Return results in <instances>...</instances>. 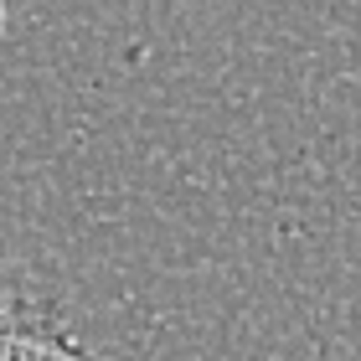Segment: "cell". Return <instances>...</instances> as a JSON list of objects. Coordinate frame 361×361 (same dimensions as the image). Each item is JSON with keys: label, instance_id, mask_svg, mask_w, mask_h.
Listing matches in <instances>:
<instances>
[{"label": "cell", "instance_id": "cell-1", "mask_svg": "<svg viewBox=\"0 0 361 361\" xmlns=\"http://www.w3.org/2000/svg\"><path fill=\"white\" fill-rule=\"evenodd\" d=\"M0 361H93V351L52 300H11L0 305Z\"/></svg>", "mask_w": 361, "mask_h": 361}, {"label": "cell", "instance_id": "cell-2", "mask_svg": "<svg viewBox=\"0 0 361 361\" xmlns=\"http://www.w3.org/2000/svg\"><path fill=\"white\" fill-rule=\"evenodd\" d=\"M0 31H6V0H0Z\"/></svg>", "mask_w": 361, "mask_h": 361}]
</instances>
